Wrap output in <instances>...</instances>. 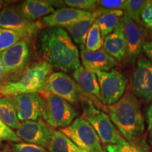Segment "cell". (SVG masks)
Listing matches in <instances>:
<instances>
[{"mask_svg":"<svg viewBox=\"0 0 152 152\" xmlns=\"http://www.w3.org/2000/svg\"><path fill=\"white\" fill-rule=\"evenodd\" d=\"M38 54L53 69L71 73L80 67L78 48L62 28H46L38 34Z\"/></svg>","mask_w":152,"mask_h":152,"instance_id":"cell-1","label":"cell"},{"mask_svg":"<svg viewBox=\"0 0 152 152\" xmlns=\"http://www.w3.org/2000/svg\"><path fill=\"white\" fill-rule=\"evenodd\" d=\"M109 117L120 133L128 141L140 137L145 130V121L137 99L130 92L108 106Z\"/></svg>","mask_w":152,"mask_h":152,"instance_id":"cell-2","label":"cell"},{"mask_svg":"<svg viewBox=\"0 0 152 152\" xmlns=\"http://www.w3.org/2000/svg\"><path fill=\"white\" fill-rule=\"evenodd\" d=\"M52 71V66L45 61L28 65L0 84V96L10 97L27 93H39L43 90Z\"/></svg>","mask_w":152,"mask_h":152,"instance_id":"cell-3","label":"cell"},{"mask_svg":"<svg viewBox=\"0 0 152 152\" xmlns=\"http://www.w3.org/2000/svg\"><path fill=\"white\" fill-rule=\"evenodd\" d=\"M42 91L58 96L71 105L76 106L80 102L91 99L94 101L97 106L103 107L99 105L101 103L97 99L85 92L75 80L63 72L51 74L45 82Z\"/></svg>","mask_w":152,"mask_h":152,"instance_id":"cell-4","label":"cell"},{"mask_svg":"<svg viewBox=\"0 0 152 152\" xmlns=\"http://www.w3.org/2000/svg\"><path fill=\"white\" fill-rule=\"evenodd\" d=\"M83 117L93 127L100 141L108 145L119 144L125 140L115 126L109 115L94 107L92 100L87 99L83 104Z\"/></svg>","mask_w":152,"mask_h":152,"instance_id":"cell-5","label":"cell"},{"mask_svg":"<svg viewBox=\"0 0 152 152\" xmlns=\"http://www.w3.org/2000/svg\"><path fill=\"white\" fill-rule=\"evenodd\" d=\"M39 94L45 102L42 120L51 128H65L69 126L77 115L73 105L66 100L42 90Z\"/></svg>","mask_w":152,"mask_h":152,"instance_id":"cell-6","label":"cell"},{"mask_svg":"<svg viewBox=\"0 0 152 152\" xmlns=\"http://www.w3.org/2000/svg\"><path fill=\"white\" fill-rule=\"evenodd\" d=\"M59 130L80 149L87 152H105L96 131L84 118H77L69 126Z\"/></svg>","mask_w":152,"mask_h":152,"instance_id":"cell-7","label":"cell"},{"mask_svg":"<svg viewBox=\"0 0 152 152\" xmlns=\"http://www.w3.org/2000/svg\"><path fill=\"white\" fill-rule=\"evenodd\" d=\"M100 89L101 101L110 106L117 102L125 94L127 81L119 71L112 69L109 71L96 72Z\"/></svg>","mask_w":152,"mask_h":152,"instance_id":"cell-8","label":"cell"},{"mask_svg":"<svg viewBox=\"0 0 152 152\" xmlns=\"http://www.w3.org/2000/svg\"><path fill=\"white\" fill-rule=\"evenodd\" d=\"M9 98L14 104L20 121L42 120L45 111V102L39 94L27 93L15 95Z\"/></svg>","mask_w":152,"mask_h":152,"instance_id":"cell-9","label":"cell"},{"mask_svg":"<svg viewBox=\"0 0 152 152\" xmlns=\"http://www.w3.org/2000/svg\"><path fill=\"white\" fill-rule=\"evenodd\" d=\"M30 39H23L0 54L5 75H14L27 66L31 56Z\"/></svg>","mask_w":152,"mask_h":152,"instance_id":"cell-10","label":"cell"},{"mask_svg":"<svg viewBox=\"0 0 152 152\" xmlns=\"http://www.w3.org/2000/svg\"><path fill=\"white\" fill-rule=\"evenodd\" d=\"M0 27L23 32L33 38L42 30L39 21L30 22L20 12L18 7L7 6L0 12Z\"/></svg>","mask_w":152,"mask_h":152,"instance_id":"cell-11","label":"cell"},{"mask_svg":"<svg viewBox=\"0 0 152 152\" xmlns=\"http://www.w3.org/2000/svg\"><path fill=\"white\" fill-rule=\"evenodd\" d=\"M54 129L42 120L26 121L21 123V126L16 131L17 136L27 143L36 144L47 149L52 140Z\"/></svg>","mask_w":152,"mask_h":152,"instance_id":"cell-12","label":"cell"},{"mask_svg":"<svg viewBox=\"0 0 152 152\" xmlns=\"http://www.w3.org/2000/svg\"><path fill=\"white\" fill-rule=\"evenodd\" d=\"M132 89L137 96L152 100V62L147 58H140L132 75Z\"/></svg>","mask_w":152,"mask_h":152,"instance_id":"cell-13","label":"cell"},{"mask_svg":"<svg viewBox=\"0 0 152 152\" xmlns=\"http://www.w3.org/2000/svg\"><path fill=\"white\" fill-rule=\"evenodd\" d=\"M121 22L126 42L128 58L129 61L134 63L137 57L143 50L144 45L143 33L140 25L134 21L125 13L121 18Z\"/></svg>","mask_w":152,"mask_h":152,"instance_id":"cell-14","label":"cell"},{"mask_svg":"<svg viewBox=\"0 0 152 152\" xmlns=\"http://www.w3.org/2000/svg\"><path fill=\"white\" fill-rule=\"evenodd\" d=\"M92 14L93 12L78 10L71 7H63L55 10L49 16L44 17L39 22L42 29L46 28H65L81 19L90 17Z\"/></svg>","mask_w":152,"mask_h":152,"instance_id":"cell-15","label":"cell"},{"mask_svg":"<svg viewBox=\"0 0 152 152\" xmlns=\"http://www.w3.org/2000/svg\"><path fill=\"white\" fill-rule=\"evenodd\" d=\"M80 56L83 67L94 73L109 71L118 64L117 61L103 48L91 52L87 50L85 46H80Z\"/></svg>","mask_w":152,"mask_h":152,"instance_id":"cell-16","label":"cell"},{"mask_svg":"<svg viewBox=\"0 0 152 152\" xmlns=\"http://www.w3.org/2000/svg\"><path fill=\"white\" fill-rule=\"evenodd\" d=\"M20 12L30 22L49 16L55 11L52 1L45 0H26L18 7Z\"/></svg>","mask_w":152,"mask_h":152,"instance_id":"cell-17","label":"cell"},{"mask_svg":"<svg viewBox=\"0 0 152 152\" xmlns=\"http://www.w3.org/2000/svg\"><path fill=\"white\" fill-rule=\"evenodd\" d=\"M103 49L117 61H121L124 58L127 45L121 21L113 33L104 38Z\"/></svg>","mask_w":152,"mask_h":152,"instance_id":"cell-18","label":"cell"},{"mask_svg":"<svg viewBox=\"0 0 152 152\" xmlns=\"http://www.w3.org/2000/svg\"><path fill=\"white\" fill-rule=\"evenodd\" d=\"M102 14H103V11L99 8L98 10L93 11V14L90 17L81 19L78 21L66 26L64 28L66 30H67L74 42L78 45L79 47L85 46L87 36L88 35L91 27L96 21V18Z\"/></svg>","mask_w":152,"mask_h":152,"instance_id":"cell-19","label":"cell"},{"mask_svg":"<svg viewBox=\"0 0 152 152\" xmlns=\"http://www.w3.org/2000/svg\"><path fill=\"white\" fill-rule=\"evenodd\" d=\"M73 77L85 92L101 100L99 85L96 73L80 66L73 72Z\"/></svg>","mask_w":152,"mask_h":152,"instance_id":"cell-20","label":"cell"},{"mask_svg":"<svg viewBox=\"0 0 152 152\" xmlns=\"http://www.w3.org/2000/svg\"><path fill=\"white\" fill-rule=\"evenodd\" d=\"M102 11L103 14L96 18V22L99 28L102 37L105 38L116 28L125 12L122 10L106 11L102 9Z\"/></svg>","mask_w":152,"mask_h":152,"instance_id":"cell-21","label":"cell"},{"mask_svg":"<svg viewBox=\"0 0 152 152\" xmlns=\"http://www.w3.org/2000/svg\"><path fill=\"white\" fill-rule=\"evenodd\" d=\"M0 119L12 130H16L21 126L14 104L7 96L0 97Z\"/></svg>","mask_w":152,"mask_h":152,"instance_id":"cell-22","label":"cell"},{"mask_svg":"<svg viewBox=\"0 0 152 152\" xmlns=\"http://www.w3.org/2000/svg\"><path fill=\"white\" fill-rule=\"evenodd\" d=\"M49 152H80V148L59 130L54 129L47 148Z\"/></svg>","mask_w":152,"mask_h":152,"instance_id":"cell-23","label":"cell"},{"mask_svg":"<svg viewBox=\"0 0 152 152\" xmlns=\"http://www.w3.org/2000/svg\"><path fill=\"white\" fill-rule=\"evenodd\" d=\"M23 39H31L27 34L0 27V54Z\"/></svg>","mask_w":152,"mask_h":152,"instance_id":"cell-24","label":"cell"},{"mask_svg":"<svg viewBox=\"0 0 152 152\" xmlns=\"http://www.w3.org/2000/svg\"><path fill=\"white\" fill-rule=\"evenodd\" d=\"M107 152H148L147 146L144 141H128L125 140L119 144L107 145L106 147Z\"/></svg>","mask_w":152,"mask_h":152,"instance_id":"cell-25","label":"cell"},{"mask_svg":"<svg viewBox=\"0 0 152 152\" xmlns=\"http://www.w3.org/2000/svg\"><path fill=\"white\" fill-rule=\"evenodd\" d=\"M103 37L97 23L95 21L91 27L88 35L87 36L85 48L91 52H95L102 49L103 47Z\"/></svg>","mask_w":152,"mask_h":152,"instance_id":"cell-26","label":"cell"},{"mask_svg":"<svg viewBox=\"0 0 152 152\" xmlns=\"http://www.w3.org/2000/svg\"><path fill=\"white\" fill-rule=\"evenodd\" d=\"M147 1L143 0H127L124 12L137 23L142 24L141 14Z\"/></svg>","mask_w":152,"mask_h":152,"instance_id":"cell-27","label":"cell"},{"mask_svg":"<svg viewBox=\"0 0 152 152\" xmlns=\"http://www.w3.org/2000/svg\"><path fill=\"white\" fill-rule=\"evenodd\" d=\"M68 7L78 10L93 12L98 7V1L95 0H66L64 1Z\"/></svg>","mask_w":152,"mask_h":152,"instance_id":"cell-28","label":"cell"},{"mask_svg":"<svg viewBox=\"0 0 152 152\" xmlns=\"http://www.w3.org/2000/svg\"><path fill=\"white\" fill-rule=\"evenodd\" d=\"M4 141L14 142V143L22 142V140L17 136L16 132L7 126L0 119V142Z\"/></svg>","mask_w":152,"mask_h":152,"instance_id":"cell-29","label":"cell"},{"mask_svg":"<svg viewBox=\"0 0 152 152\" xmlns=\"http://www.w3.org/2000/svg\"><path fill=\"white\" fill-rule=\"evenodd\" d=\"M11 146L13 152H49L45 148L27 142L14 143Z\"/></svg>","mask_w":152,"mask_h":152,"instance_id":"cell-30","label":"cell"},{"mask_svg":"<svg viewBox=\"0 0 152 152\" xmlns=\"http://www.w3.org/2000/svg\"><path fill=\"white\" fill-rule=\"evenodd\" d=\"M127 0H102L98 1V4L102 9L106 11L122 10L125 11Z\"/></svg>","mask_w":152,"mask_h":152,"instance_id":"cell-31","label":"cell"},{"mask_svg":"<svg viewBox=\"0 0 152 152\" xmlns=\"http://www.w3.org/2000/svg\"><path fill=\"white\" fill-rule=\"evenodd\" d=\"M142 23L152 29V1H147L141 14Z\"/></svg>","mask_w":152,"mask_h":152,"instance_id":"cell-32","label":"cell"},{"mask_svg":"<svg viewBox=\"0 0 152 152\" xmlns=\"http://www.w3.org/2000/svg\"><path fill=\"white\" fill-rule=\"evenodd\" d=\"M147 127L149 132V140L152 144V104L147 111Z\"/></svg>","mask_w":152,"mask_h":152,"instance_id":"cell-33","label":"cell"},{"mask_svg":"<svg viewBox=\"0 0 152 152\" xmlns=\"http://www.w3.org/2000/svg\"><path fill=\"white\" fill-rule=\"evenodd\" d=\"M143 50L147 54L148 59H149L152 62V39L147 42H144Z\"/></svg>","mask_w":152,"mask_h":152,"instance_id":"cell-34","label":"cell"},{"mask_svg":"<svg viewBox=\"0 0 152 152\" xmlns=\"http://www.w3.org/2000/svg\"><path fill=\"white\" fill-rule=\"evenodd\" d=\"M5 77H6V75H5L4 68L2 61H1V56H0V84L2 83L4 80L5 79Z\"/></svg>","mask_w":152,"mask_h":152,"instance_id":"cell-35","label":"cell"},{"mask_svg":"<svg viewBox=\"0 0 152 152\" xmlns=\"http://www.w3.org/2000/svg\"><path fill=\"white\" fill-rule=\"evenodd\" d=\"M0 152H13L12 149H11V144H3V146L0 149Z\"/></svg>","mask_w":152,"mask_h":152,"instance_id":"cell-36","label":"cell"},{"mask_svg":"<svg viewBox=\"0 0 152 152\" xmlns=\"http://www.w3.org/2000/svg\"><path fill=\"white\" fill-rule=\"evenodd\" d=\"M4 5H5V1H2V0H0V12H1V11L5 7Z\"/></svg>","mask_w":152,"mask_h":152,"instance_id":"cell-37","label":"cell"},{"mask_svg":"<svg viewBox=\"0 0 152 152\" xmlns=\"http://www.w3.org/2000/svg\"><path fill=\"white\" fill-rule=\"evenodd\" d=\"M80 152H87V151H85V150H83V149H80Z\"/></svg>","mask_w":152,"mask_h":152,"instance_id":"cell-38","label":"cell"},{"mask_svg":"<svg viewBox=\"0 0 152 152\" xmlns=\"http://www.w3.org/2000/svg\"><path fill=\"white\" fill-rule=\"evenodd\" d=\"M3 144H4L1 143V142H0V149H1V147H2V146H3Z\"/></svg>","mask_w":152,"mask_h":152,"instance_id":"cell-39","label":"cell"}]
</instances>
